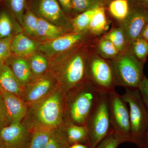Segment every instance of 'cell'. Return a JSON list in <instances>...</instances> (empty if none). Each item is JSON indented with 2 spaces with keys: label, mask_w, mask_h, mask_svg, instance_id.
Returning a JSON list of instances; mask_svg holds the SVG:
<instances>
[{
  "label": "cell",
  "mask_w": 148,
  "mask_h": 148,
  "mask_svg": "<svg viewBox=\"0 0 148 148\" xmlns=\"http://www.w3.org/2000/svg\"><path fill=\"white\" fill-rule=\"evenodd\" d=\"M67 93L58 84L40 100L27 106L22 122L32 130L44 128L54 130L63 126L67 112Z\"/></svg>",
  "instance_id": "obj_1"
},
{
  "label": "cell",
  "mask_w": 148,
  "mask_h": 148,
  "mask_svg": "<svg viewBox=\"0 0 148 148\" xmlns=\"http://www.w3.org/2000/svg\"><path fill=\"white\" fill-rule=\"evenodd\" d=\"M96 39L94 38L83 43L62 54L56 62L49 64V71L67 94L86 81L88 58Z\"/></svg>",
  "instance_id": "obj_2"
},
{
  "label": "cell",
  "mask_w": 148,
  "mask_h": 148,
  "mask_svg": "<svg viewBox=\"0 0 148 148\" xmlns=\"http://www.w3.org/2000/svg\"><path fill=\"white\" fill-rule=\"evenodd\" d=\"M87 81L67 94L66 121L86 125L88 119L97 105L100 95Z\"/></svg>",
  "instance_id": "obj_3"
},
{
  "label": "cell",
  "mask_w": 148,
  "mask_h": 148,
  "mask_svg": "<svg viewBox=\"0 0 148 148\" xmlns=\"http://www.w3.org/2000/svg\"><path fill=\"white\" fill-rule=\"evenodd\" d=\"M116 86L138 89L144 78V64L132 53L130 46L116 58L108 60Z\"/></svg>",
  "instance_id": "obj_4"
},
{
  "label": "cell",
  "mask_w": 148,
  "mask_h": 148,
  "mask_svg": "<svg viewBox=\"0 0 148 148\" xmlns=\"http://www.w3.org/2000/svg\"><path fill=\"white\" fill-rule=\"evenodd\" d=\"M93 46L88 58L86 81L99 94L108 95L115 91L116 85L112 71L108 60L98 55Z\"/></svg>",
  "instance_id": "obj_5"
},
{
  "label": "cell",
  "mask_w": 148,
  "mask_h": 148,
  "mask_svg": "<svg viewBox=\"0 0 148 148\" xmlns=\"http://www.w3.org/2000/svg\"><path fill=\"white\" fill-rule=\"evenodd\" d=\"M121 97L129 106L131 136L137 143L148 130V107L138 89H125Z\"/></svg>",
  "instance_id": "obj_6"
},
{
  "label": "cell",
  "mask_w": 148,
  "mask_h": 148,
  "mask_svg": "<svg viewBox=\"0 0 148 148\" xmlns=\"http://www.w3.org/2000/svg\"><path fill=\"white\" fill-rule=\"evenodd\" d=\"M86 126L88 132L87 145L89 148H95L112 131L107 95H100Z\"/></svg>",
  "instance_id": "obj_7"
},
{
  "label": "cell",
  "mask_w": 148,
  "mask_h": 148,
  "mask_svg": "<svg viewBox=\"0 0 148 148\" xmlns=\"http://www.w3.org/2000/svg\"><path fill=\"white\" fill-rule=\"evenodd\" d=\"M108 97L109 116L112 129L118 134L132 142L130 129L129 110L125 102L116 91L109 93Z\"/></svg>",
  "instance_id": "obj_8"
},
{
  "label": "cell",
  "mask_w": 148,
  "mask_h": 148,
  "mask_svg": "<svg viewBox=\"0 0 148 148\" xmlns=\"http://www.w3.org/2000/svg\"><path fill=\"white\" fill-rule=\"evenodd\" d=\"M91 36H93L88 32L81 33L72 32L64 34L51 40L40 44L38 50L44 55L52 57L68 52L87 41V38Z\"/></svg>",
  "instance_id": "obj_9"
},
{
  "label": "cell",
  "mask_w": 148,
  "mask_h": 148,
  "mask_svg": "<svg viewBox=\"0 0 148 148\" xmlns=\"http://www.w3.org/2000/svg\"><path fill=\"white\" fill-rule=\"evenodd\" d=\"M57 84L55 76L50 71L32 79L24 87L21 99L27 106L47 95Z\"/></svg>",
  "instance_id": "obj_10"
},
{
  "label": "cell",
  "mask_w": 148,
  "mask_h": 148,
  "mask_svg": "<svg viewBox=\"0 0 148 148\" xmlns=\"http://www.w3.org/2000/svg\"><path fill=\"white\" fill-rule=\"evenodd\" d=\"M148 21V10L140 6L132 5L127 17L119 23L123 31L128 45L140 36L141 32Z\"/></svg>",
  "instance_id": "obj_11"
},
{
  "label": "cell",
  "mask_w": 148,
  "mask_h": 148,
  "mask_svg": "<svg viewBox=\"0 0 148 148\" xmlns=\"http://www.w3.org/2000/svg\"><path fill=\"white\" fill-rule=\"evenodd\" d=\"M32 130L23 122L0 130V140L4 148H26Z\"/></svg>",
  "instance_id": "obj_12"
},
{
  "label": "cell",
  "mask_w": 148,
  "mask_h": 148,
  "mask_svg": "<svg viewBox=\"0 0 148 148\" xmlns=\"http://www.w3.org/2000/svg\"><path fill=\"white\" fill-rule=\"evenodd\" d=\"M37 10L42 18L51 23L61 27L67 24V19L57 0H39Z\"/></svg>",
  "instance_id": "obj_13"
},
{
  "label": "cell",
  "mask_w": 148,
  "mask_h": 148,
  "mask_svg": "<svg viewBox=\"0 0 148 148\" xmlns=\"http://www.w3.org/2000/svg\"><path fill=\"white\" fill-rule=\"evenodd\" d=\"M0 94L7 110L10 125L22 121L27 110V106L24 101L18 96L9 92L1 91Z\"/></svg>",
  "instance_id": "obj_14"
},
{
  "label": "cell",
  "mask_w": 148,
  "mask_h": 148,
  "mask_svg": "<svg viewBox=\"0 0 148 148\" xmlns=\"http://www.w3.org/2000/svg\"><path fill=\"white\" fill-rule=\"evenodd\" d=\"M40 44L22 33L13 36L11 43L12 53L19 57H29L38 50Z\"/></svg>",
  "instance_id": "obj_15"
},
{
  "label": "cell",
  "mask_w": 148,
  "mask_h": 148,
  "mask_svg": "<svg viewBox=\"0 0 148 148\" xmlns=\"http://www.w3.org/2000/svg\"><path fill=\"white\" fill-rule=\"evenodd\" d=\"M24 87L5 63L0 65V92L4 91L22 97Z\"/></svg>",
  "instance_id": "obj_16"
},
{
  "label": "cell",
  "mask_w": 148,
  "mask_h": 148,
  "mask_svg": "<svg viewBox=\"0 0 148 148\" xmlns=\"http://www.w3.org/2000/svg\"><path fill=\"white\" fill-rule=\"evenodd\" d=\"M5 64L10 67L14 75L23 87L33 79L29 62L26 58L11 56L7 60Z\"/></svg>",
  "instance_id": "obj_17"
},
{
  "label": "cell",
  "mask_w": 148,
  "mask_h": 148,
  "mask_svg": "<svg viewBox=\"0 0 148 148\" xmlns=\"http://www.w3.org/2000/svg\"><path fill=\"white\" fill-rule=\"evenodd\" d=\"M62 129L70 145L77 143L87 144L88 132L86 125H78L65 122Z\"/></svg>",
  "instance_id": "obj_18"
},
{
  "label": "cell",
  "mask_w": 148,
  "mask_h": 148,
  "mask_svg": "<svg viewBox=\"0 0 148 148\" xmlns=\"http://www.w3.org/2000/svg\"><path fill=\"white\" fill-rule=\"evenodd\" d=\"M65 34L62 27L51 23L42 18H38L36 38L46 41L51 40Z\"/></svg>",
  "instance_id": "obj_19"
},
{
  "label": "cell",
  "mask_w": 148,
  "mask_h": 148,
  "mask_svg": "<svg viewBox=\"0 0 148 148\" xmlns=\"http://www.w3.org/2000/svg\"><path fill=\"white\" fill-rule=\"evenodd\" d=\"M109 22L106 16L104 7L99 6L95 11L90 21L88 32L94 37H97L103 34L109 29Z\"/></svg>",
  "instance_id": "obj_20"
},
{
  "label": "cell",
  "mask_w": 148,
  "mask_h": 148,
  "mask_svg": "<svg viewBox=\"0 0 148 148\" xmlns=\"http://www.w3.org/2000/svg\"><path fill=\"white\" fill-rule=\"evenodd\" d=\"M33 79L45 74L49 70V63L47 58L41 52H35L28 59Z\"/></svg>",
  "instance_id": "obj_21"
},
{
  "label": "cell",
  "mask_w": 148,
  "mask_h": 148,
  "mask_svg": "<svg viewBox=\"0 0 148 148\" xmlns=\"http://www.w3.org/2000/svg\"><path fill=\"white\" fill-rule=\"evenodd\" d=\"M53 131L44 128L32 130L26 148H45Z\"/></svg>",
  "instance_id": "obj_22"
},
{
  "label": "cell",
  "mask_w": 148,
  "mask_h": 148,
  "mask_svg": "<svg viewBox=\"0 0 148 148\" xmlns=\"http://www.w3.org/2000/svg\"><path fill=\"white\" fill-rule=\"evenodd\" d=\"M93 48L98 55L106 60L113 59L120 53L112 42L103 36L95 41Z\"/></svg>",
  "instance_id": "obj_23"
},
{
  "label": "cell",
  "mask_w": 148,
  "mask_h": 148,
  "mask_svg": "<svg viewBox=\"0 0 148 148\" xmlns=\"http://www.w3.org/2000/svg\"><path fill=\"white\" fill-rule=\"evenodd\" d=\"M103 36L112 42L120 53L123 52L130 47L123 31L119 25L112 28Z\"/></svg>",
  "instance_id": "obj_24"
},
{
  "label": "cell",
  "mask_w": 148,
  "mask_h": 148,
  "mask_svg": "<svg viewBox=\"0 0 148 148\" xmlns=\"http://www.w3.org/2000/svg\"><path fill=\"white\" fill-rule=\"evenodd\" d=\"M96 8L79 14L75 16L71 21L72 32L79 33L88 32L90 21Z\"/></svg>",
  "instance_id": "obj_25"
},
{
  "label": "cell",
  "mask_w": 148,
  "mask_h": 148,
  "mask_svg": "<svg viewBox=\"0 0 148 148\" xmlns=\"http://www.w3.org/2000/svg\"><path fill=\"white\" fill-rule=\"evenodd\" d=\"M130 9L128 0H113L109 3V12L119 23L123 21L127 17Z\"/></svg>",
  "instance_id": "obj_26"
},
{
  "label": "cell",
  "mask_w": 148,
  "mask_h": 148,
  "mask_svg": "<svg viewBox=\"0 0 148 148\" xmlns=\"http://www.w3.org/2000/svg\"><path fill=\"white\" fill-rule=\"evenodd\" d=\"M15 27L12 16L8 12L2 11L0 13V39L13 36Z\"/></svg>",
  "instance_id": "obj_27"
},
{
  "label": "cell",
  "mask_w": 148,
  "mask_h": 148,
  "mask_svg": "<svg viewBox=\"0 0 148 148\" xmlns=\"http://www.w3.org/2000/svg\"><path fill=\"white\" fill-rule=\"evenodd\" d=\"M130 48L136 58L145 64L148 55V41L140 36L132 42Z\"/></svg>",
  "instance_id": "obj_28"
},
{
  "label": "cell",
  "mask_w": 148,
  "mask_h": 148,
  "mask_svg": "<svg viewBox=\"0 0 148 148\" xmlns=\"http://www.w3.org/2000/svg\"><path fill=\"white\" fill-rule=\"evenodd\" d=\"M38 17L32 12L27 10L24 14L21 26L25 33L30 36L36 38Z\"/></svg>",
  "instance_id": "obj_29"
},
{
  "label": "cell",
  "mask_w": 148,
  "mask_h": 148,
  "mask_svg": "<svg viewBox=\"0 0 148 148\" xmlns=\"http://www.w3.org/2000/svg\"><path fill=\"white\" fill-rule=\"evenodd\" d=\"M70 146L62 126L53 130L45 148H69Z\"/></svg>",
  "instance_id": "obj_30"
},
{
  "label": "cell",
  "mask_w": 148,
  "mask_h": 148,
  "mask_svg": "<svg viewBox=\"0 0 148 148\" xmlns=\"http://www.w3.org/2000/svg\"><path fill=\"white\" fill-rule=\"evenodd\" d=\"M126 142H130L129 140L119 135L112 130L95 148H117L121 143Z\"/></svg>",
  "instance_id": "obj_31"
},
{
  "label": "cell",
  "mask_w": 148,
  "mask_h": 148,
  "mask_svg": "<svg viewBox=\"0 0 148 148\" xmlns=\"http://www.w3.org/2000/svg\"><path fill=\"white\" fill-rule=\"evenodd\" d=\"M102 5L100 0H71L72 10L81 13Z\"/></svg>",
  "instance_id": "obj_32"
},
{
  "label": "cell",
  "mask_w": 148,
  "mask_h": 148,
  "mask_svg": "<svg viewBox=\"0 0 148 148\" xmlns=\"http://www.w3.org/2000/svg\"><path fill=\"white\" fill-rule=\"evenodd\" d=\"M7 2L11 11L21 25L26 7V0H7Z\"/></svg>",
  "instance_id": "obj_33"
},
{
  "label": "cell",
  "mask_w": 148,
  "mask_h": 148,
  "mask_svg": "<svg viewBox=\"0 0 148 148\" xmlns=\"http://www.w3.org/2000/svg\"><path fill=\"white\" fill-rule=\"evenodd\" d=\"M13 36L0 39V65L5 64L11 56V43Z\"/></svg>",
  "instance_id": "obj_34"
},
{
  "label": "cell",
  "mask_w": 148,
  "mask_h": 148,
  "mask_svg": "<svg viewBox=\"0 0 148 148\" xmlns=\"http://www.w3.org/2000/svg\"><path fill=\"white\" fill-rule=\"evenodd\" d=\"M10 125L8 113L4 102L0 94V130Z\"/></svg>",
  "instance_id": "obj_35"
},
{
  "label": "cell",
  "mask_w": 148,
  "mask_h": 148,
  "mask_svg": "<svg viewBox=\"0 0 148 148\" xmlns=\"http://www.w3.org/2000/svg\"><path fill=\"white\" fill-rule=\"evenodd\" d=\"M143 101L148 107V79L145 75L138 88Z\"/></svg>",
  "instance_id": "obj_36"
},
{
  "label": "cell",
  "mask_w": 148,
  "mask_h": 148,
  "mask_svg": "<svg viewBox=\"0 0 148 148\" xmlns=\"http://www.w3.org/2000/svg\"><path fill=\"white\" fill-rule=\"evenodd\" d=\"M65 12L70 13L71 12V0H58Z\"/></svg>",
  "instance_id": "obj_37"
},
{
  "label": "cell",
  "mask_w": 148,
  "mask_h": 148,
  "mask_svg": "<svg viewBox=\"0 0 148 148\" xmlns=\"http://www.w3.org/2000/svg\"><path fill=\"white\" fill-rule=\"evenodd\" d=\"M132 5L140 6L148 10V0H128Z\"/></svg>",
  "instance_id": "obj_38"
},
{
  "label": "cell",
  "mask_w": 148,
  "mask_h": 148,
  "mask_svg": "<svg viewBox=\"0 0 148 148\" xmlns=\"http://www.w3.org/2000/svg\"><path fill=\"white\" fill-rule=\"evenodd\" d=\"M137 143L141 148H148V130Z\"/></svg>",
  "instance_id": "obj_39"
},
{
  "label": "cell",
  "mask_w": 148,
  "mask_h": 148,
  "mask_svg": "<svg viewBox=\"0 0 148 148\" xmlns=\"http://www.w3.org/2000/svg\"><path fill=\"white\" fill-rule=\"evenodd\" d=\"M140 36L148 41V21L143 28Z\"/></svg>",
  "instance_id": "obj_40"
},
{
  "label": "cell",
  "mask_w": 148,
  "mask_h": 148,
  "mask_svg": "<svg viewBox=\"0 0 148 148\" xmlns=\"http://www.w3.org/2000/svg\"><path fill=\"white\" fill-rule=\"evenodd\" d=\"M69 148H89L88 145L81 143L73 144L71 145Z\"/></svg>",
  "instance_id": "obj_41"
},
{
  "label": "cell",
  "mask_w": 148,
  "mask_h": 148,
  "mask_svg": "<svg viewBox=\"0 0 148 148\" xmlns=\"http://www.w3.org/2000/svg\"><path fill=\"white\" fill-rule=\"evenodd\" d=\"M113 0H100V2H101V3L103 2H110Z\"/></svg>",
  "instance_id": "obj_42"
},
{
  "label": "cell",
  "mask_w": 148,
  "mask_h": 148,
  "mask_svg": "<svg viewBox=\"0 0 148 148\" xmlns=\"http://www.w3.org/2000/svg\"><path fill=\"white\" fill-rule=\"evenodd\" d=\"M0 148H4L3 145L2 143L1 142V140H0Z\"/></svg>",
  "instance_id": "obj_43"
},
{
  "label": "cell",
  "mask_w": 148,
  "mask_h": 148,
  "mask_svg": "<svg viewBox=\"0 0 148 148\" xmlns=\"http://www.w3.org/2000/svg\"><path fill=\"white\" fill-rule=\"evenodd\" d=\"M1 1V0H0V1Z\"/></svg>",
  "instance_id": "obj_44"
}]
</instances>
